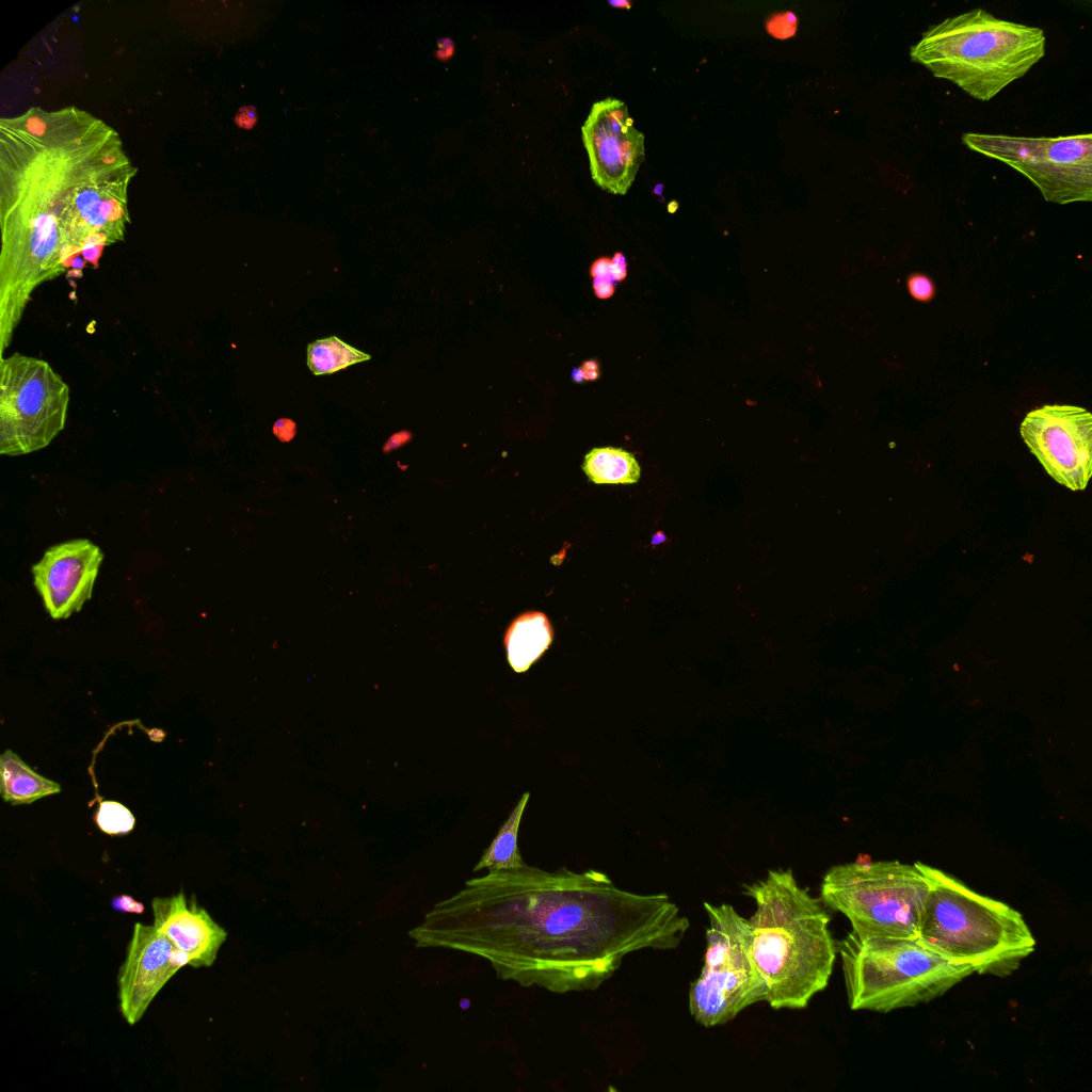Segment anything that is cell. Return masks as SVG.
<instances>
[{
  "mask_svg": "<svg viewBox=\"0 0 1092 1092\" xmlns=\"http://www.w3.org/2000/svg\"><path fill=\"white\" fill-rule=\"evenodd\" d=\"M113 909L124 913H135L141 914L144 911V906L141 902H136L132 897L128 895L116 896L111 902Z\"/></svg>",
  "mask_w": 1092,
  "mask_h": 1092,
  "instance_id": "d4e9b609",
  "label": "cell"
},
{
  "mask_svg": "<svg viewBox=\"0 0 1092 1092\" xmlns=\"http://www.w3.org/2000/svg\"><path fill=\"white\" fill-rule=\"evenodd\" d=\"M454 42L450 37H441L437 41L435 57L439 61L446 62L450 60L454 55Z\"/></svg>",
  "mask_w": 1092,
  "mask_h": 1092,
  "instance_id": "f1b7e54d",
  "label": "cell"
},
{
  "mask_svg": "<svg viewBox=\"0 0 1092 1092\" xmlns=\"http://www.w3.org/2000/svg\"><path fill=\"white\" fill-rule=\"evenodd\" d=\"M665 540H667V536L662 532H657L653 536V539H652V544L653 545H658V544L664 542Z\"/></svg>",
  "mask_w": 1092,
  "mask_h": 1092,
  "instance_id": "836d02e7",
  "label": "cell"
},
{
  "mask_svg": "<svg viewBox=\"0 0 1092 1092\" xmlns=\"http://www.w3.org/2000/svg\"><path fill=\"white\" fill-rule=\"evenodd\" d=\"M102 560L98 546L78 539L50 547L32 566L34 585L52 619L81 610L92 596Z\"/></svg>",
  "mask_w": 1092,
  "mask_h": 1092,
  "instance_id": "5bb4252c",
  "label": "cell"
},
{
  "mask_svg": "<svg viewBox=\"0 0 1092 1092\" xmlns=\"http://www.w3.org/2000/svg\"><path fill=\"white\" fill-rule=\"evenodd\" d=\"M613 283L614 282H612L610 279H607V278H600V277L594 278L593 279V289H594L595 295L597 298H599V299H608V298H610L614 293V290H615V287H614Z\"/></svg>",
  "mask_w": 1092,
  "mask_h": 1092,
  "instance_id": "f546056e",
  "label": "cell"
},
{
  "mask_svg": "<svg viewBox=\"0 0 1092 1092\" xmlns=\"http://www.w3.org/2000/svg\"><path fill=\"white\" fill-rule=\"evenodd\" d=\"M663 187H664V186H663L662 183H658V184H656V186H655V188H654L653 192H654L655 194L659 195V196H662V192H663Z\"/></svg>",
  "mask_w": 1092,
  "mask_h": 1092,
  "instance_id": "e575fe53",
  "label": "cell"
},
{
  "mask_svg": "<svg viewBox=\"0 0 1092 1092\" xmlns=\"http://www.w3.org/2000/svg\"><path fill=\"white\" fill-rule=\"evenodd\" d=\"M743 889L756 904L748 924L765 1001L775 1010L807 1007L826 987L837 954L822 900L791 869L769 870Z\"/></svg>",
  "mask_w": 1092,
  "mask_h": 1092,
  "instance_id": "3957f363",
  "label": "cell"
},
{
  "mask_svg": "<svg viewBox=\"0 0 1092 1092\" xmlns=\"http://www.w3.org/2000/svg\"><path fill=\"white\" fill-rule=\"evenodd\" d=\"M852 1010L889 1012L940 997L974 974L928 949L916 937L861 935L837 943Z\"/></svg>",
  "mask_w": 1092,
  "mask_h": 1092,
  "instance_id": "8992f818",
  "label": "cell"
},
{
  "mask_svg": "<svg viewBox=\"0 0 1092 1092\" xmlns=\"http://www.w3.org/2000/svg\"><path fill=\"white\" fill-rule=\"evenodd\" d=\"M768 33L780 39L793 36L798 29V18L792 12L777 13L766 22Z\"/></svg>",
  "mask_w": 1092,
  "mask_h": 1092,
  "instance_id": "7402d4cb",
  "label": "cell"
},
{
  "mask_svg": "<svg viewBox=\"0 0 1092 1092\" xmlns=\"http://www.w3.org/2000/svg\"><path fill=\"white\" fill-rule=\"evenodd\" d=\"M688 929L664 893L629 892L597 870L526 865L466 881L410 934L417 947L487 961L500 980L566 994L599 989L632 952L678 947Z\"/></svg>",
  "mask_w": 1092,
  "mask_h": 1092,
  "instance_id": "6da1fadb",
  "label": "cell"
},
{
  "mask_svg": "<svg viewBox=\"0 0 1092 1092\" xmlns=\"http://www.w3.org/2000/svg\"><path fill=\"white\" fill-rule=\"evenodd\" d=\"M590 274L593 278L600 277L614 282L612 279L611 259L608 257L596 259L591 266Z\"/></svg>",
  "mask_w": 1092,
  "mask_h": 1092,
  "instance_id": "4316f807",
  "label": "cell"
},
{
  "mask_svg": "<svg viewBox=\"0 0 1092 1092\" xmlns=\"http://www.w3.org/2000/svg\"><path fill=\"white\" fill-rule=\"evenodd\" d=\"M582 468L597 484H632L638 482L641 468L635 456L614 447L592 449L584 457Z\"/></svg>",
  "mask_w": 1092,
  "mask_h": 1092,
  "instance_id": "ac0fdd59",
  "label": "cell"
},
{
  "mask_svg": "<svg viewBox=\"0 0 1092 1092\" xmlns=\"http://www.w3.org/2000/svg\"><path fill=\"white\" fill-rule=\"evenodd\" d=\"M911 295L918 301H929L934 294V285L926 275L914 274L908 280Z\"/></svg>",
  "mask_w": 1092,
  "mask_h": 1092,
  "instance_id": "603a6c76",
  "label": "cell"
},
{
  "mask_svg": "<svg viewBox=\"0 0 1092 1092\" xmlns=\"http://www.w3.org/2000/svg\"><path fill=\"white\" fill-rule=\"evenodd\" d=\"M580 371L582 373L583 379L588 381L596 380L599 376L598 364L595 360L584 362Z\"/></svg>",
  "mask_w": 1092,
  "mask_h": 1092,
  "instance_id": "1f68e13d",
  "label": "cell"
},
{
  "mask_svg": "<svg viewBox=\"0 0 1092 1092\" xmlns=\"http://www.w3.org/2000/svg\"><path fill=\"white\" fill-rule=\"evenodd\" d=\"M1 229L35 235L97 266L130 222L136 168L118 133L76 107L0 123Z\"/></svg>",
  "mask_w": 1092,
  "mask_h": 1092,
  "instance_id": "7a4b0ae2",
  "label": "cell"
},
{
  "mask_svg": "<svg viewBox=\"0 0 1092 1092\" xmlns=\"http://www.w3.org/2000/svg\"><path fill=\"white\" fill-rule=\"evenodd\" d=\"M370 358L336 336L318 339L307 347V366L316 375L334 373Z\"/></svg>",
  "mask_w": 1092,
  "mask_h": 1092,
  "instance_id": "ffe728a7",
  "label": "cell"
},
{
  "mask_svg": "<svg viewBox=\"0 0 1092 1092\" xmlns=\"http://www.w3.org/2000/svg\"><path fill=\"white\" fill-rule=\"evenodd\" d=\"M410 439H411V434H410V433H408L407 431H401V432H399V433H396V434H394V435H392V436H391V437H390V438H389V439L387 440V443L385 444V446H384L383 450H384V452H386V453H387V452H390V451H392V450H395V449H397V448H399V447L403 446V445H404V444H406V443H407V441H408Z\"/></svg>",
  "mask_w": 1092,
  "mask_h": 1092,
  "instance_id": "4dcf8cb0",
  "label": "cell"
},
{
  "mask_svg": "<svg viewBox=\"0 0 1092 1092\" xmlns=\"http://www.w3.org/2000/svg\"><path fill=\"white\" fill-rule=\"evenodd\" d=\"M257 122H258V114H257V110H256V108L254 106L241 107L238 110V112H237V114L235 116L236 125L239 128L245 129V130H250V129L254 128V126L257 124Z\"/></svg>",
  "mask_w": 1092,
  "mask_h": 1092,
  "instance_id": "cb8c5ba5",
  "label": "cell"
},
{
  "mask_svg": "<svg viewBox=\"0 0 1092 1092\" xmlns=\"http://www.w3.org/2000/svg\"><path fill=\"white\" fill-rule=\"evenodd\" d=\"M971 150L1023 174L1046 202L1065 205L1092 199V134L1028 138L966 132Z\"/></svg>",
  "mask_w": 1092,
  "mask_h": 1092,
  "instance_id": "30bf717a",
  "label": "cell"
},
{
  "mask_svg": "<svg viewBox=\"0 0 1092 1092\" xmlns=\"http://www.w3.org/2000/svg\"><path fill=\"white\" fill-rule=\"evenodd\" d=\"M592 179L601 190L625 195L644 160V134L627 105L613 97L593 103L581 127Z\"/></svg>",
  "mask_w": 1092,
  "mask_h": 1092,
  "instance_id": "7c38bea8",
  "label": "cell"
},
{
  "mask_svg": "<svg viewBox=\"0 0 1092 1092\" xmlns=\"http://www.w3.org/2000/svg\"><path fill=\"white\" fill-rule=\"evenodd\" d=\"M1021 435L1046 472L1072 491L1085 489L1092 475V415L1086 408L1045 404L1030 411Z\"/></svg>",
  "mask_w": 1092,
  "mask_h": 1092,
  "instance_id": "8fae6325",
  "label": "cell"
},
{
  "mask_svg": "<svg viewBox=\"0 0 1092 1092\" xmlns=\"http://www.w3.org/2000/svg\"><path fill=\"white\" fill-rule=\"evenodd\" d=\"M626 264H627L626 263V258L620 252L615 253L614 256L611 258V272H612V279L614 282L623 280L626 277V274H627V266Z\"/></svg>",
  "mask_w": 1092,
  "mask_h": 1092,
  "instance_id": "83f0119b",
  "label": "cell"
},
{
  "mask_svg": "<svg viewBox=\"0 0 1092 1092\" xmlns=\"http://www.w3.org/2000/svg\"><path fill=\"white\" fill-rule=\"evenodd\" d=\"M528 799L529 793L527 792L484 851L473 871L484 868L488 871H508L526 866L517 848V833Z\"/></svg>",
  "mask_w": 1092,
  "mask_h": 1092,
  "instance_id": "d6986e66",
  "label": "cell"
},
{
  "mask_svg": "<svg viewBox=\"0 0 1092 1092\" xmlns=\"http://www.w3.org/2000/svg\"><path fill=\"white\" fill-rule=\"evenodd\" d=\"M96 822L105 833L126 834L133 828L134 818L121 803L105 801L99 805Z\"/></svg>",
  "mask_w": 1092,
  "mask_h": 1092,
  "instance_id": "44dd1931",
  "label": "cell"
},
{
  "mask_svg": "<svg viewBox=\"0 0 1092 1092\" xmlns=\"http://www.w3.org/2000/svg\"><path fill=\"white\" fill-rule=\"evenodd\" d=\"M0 774L1 796L14 805L28 804L61 790L59 784L34 772L11 750L1 755Z\"/></svg>",
  "mask_w": 1092,
  "mask_h": 1092,
  "instance_id": "e0dca14e",
  "label": "cell"
},
{
  "mask_svg": "<svg viewBox=\"0 0 1092 1092\" xmlns=\"http://www.w3.org/2000/svg\"><path fill=\"white\" fill-rule=\"evenodd\" d=\"M929 882L917 863L837 865L823 877L820 899L840 912L861 935L916 937Z\"/></svg>",
  "mask_w": 1092,
  "mask_h": 1092,
  "instance_id": "52a82bcc",
  "label": "cell"
},
{
  "mask_svg": "<svg viewBox=\"0 0 1092 1092\" xmlns=\"http://www.w3.org/2000/svg\"><path fill=\"white\" fill-rule=\"evenodd\" d=\"M69 387L46 360L21 353L0 358V453L47 447L64 429Z\"/></svg>",
  "mask_w": 1092,
  "mask_h": 1092,
  "instance_id": "9c48e42d",
  "label": "cell"
},
{
  "mask_svg": "<svg viewBox=\"0 0 1092 1092\" xmlns=\"http://www.w3.org/2000/svg\"><path fill=\"white\" fill-rule=\"evenodd\" d=\"M189 963L188 956L154 925L135 924L117 980L125 1021L136 1024L166 982Z\"/></svg>",
  "mask_w": 1092,
  "mask_h": 1092,
  "instance_id": "4fadbf2b",
  "label": "cell"
},
{
  "mask_svg": "<svg viewBox=\"0 0 1092 1092\" xmlns=\"http://www.w3.org/2000/svg\"><path fill=\"white\" fill-rule=\"evenodd\" d=\"M273 433L280 441H290L295 435V423L290 419H278L273 425Z\"/></svg>",
  "mask_w": 1092,
  "mask_h": 1092,
  "instance_id": "484cf974",
  "label": "cell"
},
{
  "mask_svg": "<svg viewBox=\"0 0 1092 1092\" xmlns=\"http://www.w3.org/2000/svg\"><path fill=\"white\" fill-rule=\"evenodd\" d=\"M929 882L916 938L946 960L978 974L1006 976L1035 946L1021 913L917 862Z\"/></svg>",
  "mask_w": 1092,
  "mask_h": 1092,
  "instance_id": "277c9868",
  "label": "cell"
},
{
  "mask_svg": "<svg viewBox=\"0 0 1092 1092\" xmlns=\"http://www.w3.org/2000/svg\"><path fill=\"white\" fill-rule=\"evenodd\" d=\"M552 641V628L545 614L526 613L509 627L504 644L511 668L521 673L527 671L548 648Z\"/></svg>",
  "mask_w": 1092,
  "mask_h": 1092,
  "instance_id": "2e32d148",
  "label": "cell"
},
{
  "mask_svg": "<svg viewBox=\"0 0 1092 1092\" xmlns=\"http://www.w3.org/2000/svg\"><path fill=\"white\" fill-rule=\"evenodd\" d=\"M608 3L611 6L616 7V9H622L623 7V9L629 10L631 7V2H629L627 0H609Z\"/></svg>",
  "mask_w": 1092,
  "mask_h": 1092,
  "instance_id": "d6a6232c",
  "label": "cell"
},
{
  "mask_svg": "<svg viewBox=\"0 0 1092 1092\" xmlns=\"http://www.w3.org/2000/svg\"><path fill=\"white\" fill-rule=\"evenodd\" d=\"M709 926L704 965L689 993V1010L704 1027L723 1025L765 1000L766 985L755 965L749 924L733 905L704 902Z\"/></svg>",
  "mask_w": 1092,
  "mask_h": 1092,
  "instance_id": "ba28073f",
  "label": "cell"
},
{
  "mask_svg": "<svg viewBox=\"0 0 1092 1092\" xmlns=\"http://www.w3.org/2000/svg\"><path fill=\"white\" fill-rule=\"evenodd\" d=\"M573 378H574V380H575V381H577V382H579V381H582V379H583V376H582V373H581V371H580V370H577V369H575V370L573 371Z\"/></svg>",
  "mask_w": 1092,
  "mask_h": 1092,
  "instance_id": "d590c367",
  "label": "cell"
},
{
  "mask_svg": "<svg viewBox=\"0 0 1092 1092\" xmlns=\"http://www.w3.org/2000/svg\"><path fill=\"white\" fill-rule=\"evenodd\" d=\"M154 926L189 958L193 967H209L227 937L224 928L183 892L151 900Z\"/></svg>",
  "mask_w": 1092,
  "mask_h": 1092,
  "instance_id": "9a60e30c",
  "label": "cell"
},
{
  "mask_svg": "<svg viewBox=\"0 0 1092 1092\" xmlns=\"http://www.w3.org/2000/svg\"><path fill=\"white\" fill-rule=\"evenodd\" d=\"M1045 44L1041 28L975 9L929 27L911 46L910 58L935 78L989 101L1044 57Z\"/></svg>",
  "mask_w": 1092,
  "mask_h": 1092,
  "instance_id": "5b68a950",
  "label": "cell"
}]
</instances>
